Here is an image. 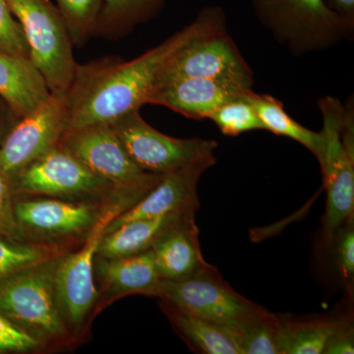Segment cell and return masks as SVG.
Listing matches in <instances>:
<instances>
[{"instance_id":"6da1fadb","label":"cell","mask_w":354,"mask_h":354,"mask_svg":"<svg viewBox=\"0 0 354 354\" xmlns=\"http://www.w3.org/2000/svg\"><path fill=\"white\" fill-rule=\"evenodd\" d=\"M225 30L220 7L203 9L196 19L171 38L130 62L104 57L77 64L65 93L67 129L111 124L147 104L162 67L179 50L196 39Z\"/></svg>"},{"instance_id":"7a4b0ae2","label":"cell","mask_w":354,"mask_h":354,"mask_svg":"<svg viewBox=\"0 0 354 354\" xmlns=\"http://www.w3.org/2000/svg\"><path fill=\"white\" fill-rule=\"evenodd\" d=\"M149 187L124 189L109 203L80 245L58 258L55 274V297L59 315L76 346L87 342L95 318L97 290L94 261L97 246L109 223L137 204Z\"/></svg>"},{"instance_id":"3957f363","label":"cell","mask_w":354,"mask_h":354,"mask_svg":"<svg viewBox=\"0 0 354 354\" xmlns=\"http://www.w3.org/2000/svg\"><path fill=\"white\" fill-rule=\"evenodd\" d=\"M59 257L26 268L0 283V313L41 342L48 353L77 346L55 302V274Z\"/></svg>"},{"instance_id":"277c9868","label":"cell","mask_w":354,"mask_h":354,"mask_svg":"<svg viewBox=\"0 0 354 354\" xmlns=\"http://www.w3.org/2000/svg\"><path fill=\"white\" fill-rule=\"evenodd\" d=\"M20 23L30 59L43 75L50 94L68 91L77 67L71 37L62 12L53 0H7Z\"/></svg>"},{"instance_id":"5b68a950","label":"cell","mask_w":354,"mask_h":354,"mask_svg":"<svg viewBox=\"0 0 354 354\" xmlns=\"http://www.w3.org/2000/svg\"><path fill=\"white\" fill-rule=\"evenodd\" d=\"M152 297L227 330L237 344V335L259 305L239 295L209 264L187 278L160 281Z\"/></svg>"},{"instance_id":"8992f818","label":"cell","mask_w":354,"mask_h":354,"mask_svg":"<svg viewBox=\"0 0 354 354\" xmlns=\"http://www.w3.org/2000/svg\"><path fill=\"white\" fill-rule=\"evenodd\" d=\"M12 183L15 196H44L71 201H106L123 189L97 176L62 144L32 160L16 176Z\"/></svg>"},{"instance_id":"52a82bcc","label":"cell","mask_w":354,"mask_h":354,"mask_svg":"<svg viewBox=\"0 0 354 354\" xmlns=\"http://www.w3.org/2000/svg\"><path fill=\"white\" fill-rule=\"evenodd\" d=\"M262 24L295 53L329 48L353 32L326 0H251Z\"/></svg>"},{"instance_id":"ba28073f","label":"cell","mask_w":354,"mask_h":354,"mask_svg":"<svg viewBox=\"0 0 354 354\" xmlns=\"http://www.w3.org/2000/svg\"><path fill=\"white\" fill-rule=\"evenodd\" d=\"M124 189L129 188H123L111 199L102 202L15 196L14 212L27 241L81 244L109 203Z\"/></svg>"},{"instance_id":"9c48e42d","label":"cell","mask_w":354,"mask_h":354,"mask_svg":"<svg viewBox=\"0 0 354 354\" xmlns=\"http://www.w3.org/2000/svg\"><path fill=\"white\" fill-rule=\"evenodd\" d=\"M129 157L143 171L167 174L214 155L218 143L201 138L178 139L150 127L139 111L111 123Z\"/></svg>"},{"instance_id":"30bf717a","label":"cell","mask_w":354,"mask_h":354,"mask_svg":"<svg viewBox=\"0 0 354 354\" xmlns=\"http://www.w3.org/2000/svg\"><path fill=\"white\" fill-rule=\"evenodd\" d=\"M59 144L115 187L155 186L164 176L143 171L137 167L111 124L67 129Z\"/></svg>"},{"instance_id":"8fae6325","label":"cell","mask_w":354,"mask_h":354,"mask_svg":"<svg viewBox=\"0 0 354 354\" xmlns=\"http://www.w3.org/2000/svg\"><path fill=\"white\" fill-rule=\"evenodd\" d=\"M179 79H218L252 86V71L225 30L186 44L162 67L157 84Z\"/></svg>"},{"instance_id":"7c38bea8","label":"cell","mask_w":354,"mask_h":354,"mask_svg":"<svg viewBox=\"0 0 354 354\" xmlns=\"http://www.w3.org/2000/svg\"><path fill=\"white\" fill-rule=\"evenodd\" d=\"M64 95L50 94L38 108L21 118L7 135L0 147V169L11 180L32 160L59 144L67 130Z\"/></svg>"},{"instance_id":"4fadbf2b","label":"cell","mask_w":354,"mask_h":354,"mask_svg":"<svg viewBox=\"0 0 354 354\" xmlns=\"http://www.w3.org/2000/svg\"><path fill=\"white\" fill-rule=\"evenodd\" d=\"M216 160L215 155L208 156L183 169L164 174L137 204L114 218L104 232L115 230L129 221L172 213L196 214L200 207L198 183L202 174L216 164Z\"/></svg>"},{"instance_id":"5bb4252c","label":"cell","mask_w":354,"mask_h":354,"mask_svg":"<svg viewBox=\"0 0 354 354\" xmlns=\"http://www.w3.org/2000/svg\"><path fill=\"white\" fill-rule=\"evenodd\" d=\"M250 90L242 84L218 79H179L156 85L147 104H158L186 118L204 120L225 102Z\"/></svg>"},{"instance_id":"9a60e30c","label":"cell","mask_w":354,"mask_h":354,"mask_svg":"<svg viewBox=\"0 0 354 354\" xmlns=\"http://www.w3.org/2000/svg\"><path fill=\"white\" fill-rule=\"evenodd\" d=\"M94 279H97L95 316L127 295L152 297L160 281L152 249L111 259L95 257Z\"/></svg>"},{"instance_id":"2e32d148","label":"cell","mask_w":354,"mask_h":354,"mask_svg":"<svg viewBox=\"0 0 354 354\" xmlns=\"http://www.w3.org/2000/svg\"><path fill=\"white\" fill-rule=\"evenodd\" d=\"M160 281H178L206 267L195 215L185 216L169 228L152 247Z\"/></svg>"},{"instance_id":"e0dca14e","label":"cell","mask_w":354,"mask_h":354,"mask_svg":"<svg viewBox=\"0 0 354 354\" xmlns=\"http://www.w3.org/2000/svg\"><path fill=\"white\" fill-rule=\"evenodd\" d=\"M0 95L23 118L48 100L50 92L31 59L0 50Z\"/></svg>"},{"instance_id":"ac0fdd59","label":"cell","mask_w":354,"mask_h":354,"mask_svg":"<svg viewBox=\"0 0 354 354\" xmlns=\"http://www.w3.org/2000/svg\"><path fill=\"white\" fill-rule=\"evenodd\" d=\"M191 215L195 214L172 213L124 223L115 230L104 232L97 246L95 257L111 259L150 250L169 228Z\"/></svg>"},{"instance_id":"d6986e66","label":"cell","mask_w":354,"mask_h":354,"mask_svg":"<svg viewBox=\"0 0 354 354\" xmlns=\"http://www.w3.org/2000/svg\"><path fill=\"white\" fill-rule=\"evenodd\" d=\"M160 309L192 351L203 354H241L234 337L218 326L160 301Z\"/></svg>"},{"instance_id":"ffe728a7","label":"cell","mask_w":354,"mask_h":354,"mask_svg":"<svg viewBox=\"0 0 354 354\" xmlns=\"http://www.w3.org/2000/svg\"><path fill=\"white\" fill-rule=\"evenodd\" d=\"M247 99L253 104L265 130L295 140L306 147L317 158L320 157L323 145L321 132L311 131L302 127L288 115L283 104L271 95L255 94L251 90Z\"/></svg>"},{"instance_id":"44dd1931","label":"cell","mask_w":354,"mask_h":354,"mask_svg":"<svg viewBox=\"0 0 354 354\" xmlns=\"http://www.w3.org/2000/svg\"><path fill=\"white\" fill-rule=\"evenodd\" d=\"M339 321L332 319L299 321L279 317L281 354H321Z\"/></svg>"},{"instance_id":"7402d4cb","label":"cell","mask_w":354,"mask_h":354,"mask_svg":"<svg viewBox=\"0 0 354 354\" xmlns=\"http://www.w3.org/2000/svg\"><path fill=\"white\" fill-rule=\"evenodd\" d=\"M79 245L16 241L0 234V283L26 268L55 259Z\"/></svg>"},{"instance_id":"603a6c76","label":"cell","mask_w":354,"mask_h":354,"mask_svg":"<svg viewBox=\"0 0 354 354\" xmlns=\"http://www.w3.org/2000/svg\"><path fill=\"white\" fill-rule=\"evenodd\" d=\"M164 0H104L95 35L116 39L152 17Z\"/></svg>"},{"instance_id":"cb8c5ba5","label":"cell","mask_w":354,"mask_h":354,"mask_svg":"<svg viewBox=\"0 0 354 354\" xmlns=\"http://www.w3.org/2000/svg\"><path fill=\"white\" fill-rule=\"evenodd\" d=\"M241 354H281L279 317L258 307L237 335Z\"/></svg>"},{"instance_id":"d4e9b609","label":"cell","mask_w":354,"mask_h":354,"mask_svg":"<svg viewBox=\"0 0 354 354\" xmlns=\"http://www.w3.org/2000/svg\"><path fill=\"white\" fill-rule=\"evenodd\" d=\"M104 0H55L64 16L72 43L82 46L95 35Z\"/></svg>"},{"instance_id":"484cf974","label":"cell","mask_w":354,"mask_h":354,"mask_svg":"<svg viewBox=\"0 0 354 354\" xmlns=\"http://www.w3.org/2000/svg\"><path fill=\"white\" fill-rule=\"evenodd\" d=\"M248 93L225 102L209 116L223 134L237 136L244 132L264 129L253 104L247 99Z\"/></svg>"},{"instance_id":"4316f807","label":"cell","mask_w":354,"mask_h":354,"mask_svg":"<svg viewBox=\"0 0 354 354\" xmlns=\"http://www.w3.org/2000/svg\"><path fill=\"white\" fill-rule=\"evenodd\" d=\"M0 50L30 59V50L24 31L13 15L7 0H0Z\"/></svg>"},{"instance_id":"83f0119b","label":"cell","mask_w":354,"mask_h":354,"mask_svg":"<svg viewBox=\"0 0 354 354\" xmlns=\"http://www.w3.org/2000/svg\"><path fill=\"white\" fill-rule=\"evenodd\" d=\"M48 353L43 344L32 339L0 313V354Z\"/></svg>"},{"instance_id":"f1b7e54d","label":"cell","mask_w":354,"mask_h":354,"mask_svg":"<svg viewBox=\"0 0 354 354\" xmlns=\"http://www.w3.org/2000/svg\"><path fill=\"white\" fill-rule=\"evenodd\" d=\"M14 198L12 180L0 169V234L16 241H27L16 220Z\"/></svg>"},{"instance_id":"f546056e","label":"cell","mask_w":354,"mask_h":354,"mask_svg":"<svg viewBox=\"0 0 354 354\" xmlns=\"http://www.w3.org/2000/svg\"><path fill=\"white\" fill-rule=\"evenodd\" d=\"M344 227L337 232V264L344 281L348 286H353L354 276V230L353 218L344 223Z\"/></svg>"},{"instance_id":"4dcf8cb0","label":"cell","mask_w":354,"mask_h":354,"mask_svg":"<svg viewBox=\"0 0 354 354\" xmlns=\"http://www.w3.org/2000/svg\"><path fill=\"white\" fill-rule=\"evenodd\" d=\"M323 353H354L353 328L348 321L339 320Z\"/></svg>"},{"instance_id":"1f68e13d","label":"cell","mask_w":354,"mask_h":354,"mask_svg":"<svg viewBox=\"0 0 354 354\" xmlns=\"http://www.w3.org/2000/svg\"><path fill=\"white\" fill-rule=\"evenodd\" d=\"M20 118L10 104L0 95V147Z\"/></svg>"},{"instance_id":"d6a6232c","label":"cell","mask_w":354,"mask_h":354,"mask_svg":"<svg viewBox=\"0 0 354 354\" xmlns=\"http://www.w3.org/2000/svg\"><path fill=\"white\" fill-rule=\"evenodd\" d=\"M326 3L346 24L354 27V0H326Z\"/></svg>"}]
</instances>
